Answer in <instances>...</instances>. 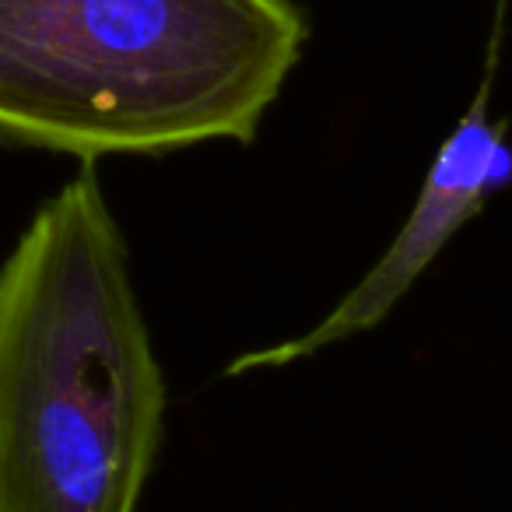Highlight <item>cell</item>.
Here are the masks:
<instances>
[{"mask_svg":"<svg viewBox=\"0 0 512 512\" xmlns=\"http://www.w3.org/2000/svg\"><path fill=\"white\" fill-rule=\"evenodd\" d=\"M169 390L95 162L0 260V512H137Z\"/></svg>","mask_w":512,"mask_h":512,"instance_id":"6da1fadb","label":"cell"},{"mask_svg":"<svg viewBox=\"0 0 512 512\" xmlns=\"http://www.w3.org/2000/svg\"><path fill=\"white\" fill-rule=\"evenodd\" d=\"M306 39L295 0H0V141L78 162L249 144Z\"/></svg>","mask_w":512,"mask_h":512,"instance_id":"7a4b0ae2","label":"cell"},{"mask_svg":"<svg viewBox=\"0 0 512 512\" xmlns=\"http://www.w3.org/2000/svg\"><path fill=\"white\" fill-rule=\"evenodd\" d=\"M502 18L505 0H498L488 64H484L474 102L456 120L446 141L439 144L425 172V183H421L404 225L397 228L390 246L383 249V256L323 320H316V327L302 330L288 341L246 351L228 365V376L285 369V365H295L302 358H313L320 351L334 348V344L376 330L400 306V299L411 292L414 281L435 264V256L456 239V232L474 214H481L488 193L505 183V176H509V151H505L509 123L491 120V85H495L498 43H502Z\"/></svg>","mask_w":512,"mask_h":512,"instance_id":"3957f363","label":"cell"}]
</instances>
